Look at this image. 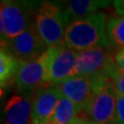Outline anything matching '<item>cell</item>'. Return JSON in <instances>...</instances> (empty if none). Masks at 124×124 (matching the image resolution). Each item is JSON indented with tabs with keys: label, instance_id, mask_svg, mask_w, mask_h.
Here are the masks:
<instances>
[{
	"label": "cell",
	"instance_id": "obj_17",
	"mask_svg": "<svg viewBox=\"0 0 124 124\" xmlns=\"http://www.w3.org/2000/svg\"><path fill=\"white\" fill-rule=\"evenodd\" d=\"M115 124H124V94H119L118 96Z\"/></svg>",
	"mask_w": 124,
	"mask_h": 124
},
{
	"label": "cell",
	"instance_id": "obj_10",
	"mask_svg": "<svg viewBox=\"0 0 124 124\" xmlns=\"http://www.w3.org/2000/svg\"><path fill=\"white\" fill-rule=\"evenodd\" d=\"M62 93L57 85H46L35 92L33 97L31 124H45L52 120Z\"/></svg>",
	"mask_w": 124,
	"mask_h": 124
},
{
	"label": "cell",
	"instance_id": "obj_20",
	"mask_svg": "<svg viewBox=\"0 0 124 124\" xmlns=\"http://www.w3.org/2000/svg\"><path fill=\"white\" fill-rule=\"evenodd\" d=\"M73 124H95V123L89 121V120H87V119H77L76 122Z\"/></svg>",
	"mask_w": 124,
	"mask_h": 124
},
{
	"label": "cell",
	"instance_id": "obj_14",
	"mask_svg": "<svg viewBox=\"0 0 124 124\" xmlns=\"http://www.w3.org/2000/svg\"><path fill=\"white\" fill-rule=\"evenodd\" d=\"M79 119V110L71 100L62 95L53 115V124H73Z\"/></svg>",
	"mask_w": 124,
	"mask_h": 124
},
{
	"label": "cell",
	"instance_id": "obj_5",
	"mask_svg": "<svg viewBox=\"0 0 124 124\" xmlns=\"http://www.w3.org/2000/svg\"><path fill=\"white\" fill-rule=\"evenodd\" d=\"M49 60V48L41 55L30 60H20L15 87L22 94H33L45 86V78Z\"/></svg>",
	"mask_w": 124,
	"mask_h": 124
},
{
	"label": "cell",
	"instance_id": "obj_3",
	"mask_svg": "<svg viewBox=\"0 0 124 124\" xmlns=\"http://www.w3.org/2000/svg\"><path fill=\"white\" fill-rule=\"evenodd\" d=\"M33 24L48 48L64 45L67 24L63 4L53 1L39 2L34 15Z\"/></svg>",
	"mask_w": 124,
	"mask_h": 124
},
{
	"label": "cell",
	"instance_id": "obj_8",
	"mask_svg": "<svg viewBox=\"0 0 124 124\" xmlns=\"http://www.w3.org/2000/svg\"><path fill=\"white\" fill-rule=\"evenodd\" d=\"M57 86L62 95L77 106L79 110V119H87V112L93 94L91 77L73 76Z\"/></svg>",
	"mask_w": 124,
	"mask_h": 124
},
{
	"label": "cell",
	"instance_id": "obj_7",
	"mask_svg": "<svg viewBox=\"0 0 124 124\" xmlns=\"http://www.w3.org/2000/svg\"><path fill=\"white\" fill-rule=\"evenodd\" d=\"M113 50L112 46H97L78 52L73 76L93 77L100 73L106 75L115 64Z\"/></svg>",
	"mask_w": 124,
	"mask_h": 124
},
{
	"label": "cell",
	"instance_id": "obj_4",
	"mask_svg": "<svg viewBox=\"0 0 124 124\" xmlns=\"http://www.w3.org/2000/svg\"><path fill=\"white\" fill-rule=\"evenodd\" d=\"M39 2L2 0L0 5L1 44L13 40L34 22V15Z\"/></svg>",
	"mask_w": 124,
	"mask_h": 124
},
{
	"label": "cell",
	"instance_id": "obj_6",
	"mask_svg": "<svg viewBox=\"0 0 124 124\" xmlns=\"http://www.w3.org/2000/svg\"><path fill=\"white\" fill-rule=\"evenodd\" d=\"M78 51L66 45L49 48V60L45 78L46 85H58L73 76Z\"/></svg>",
	"mask_w": 124,
	"mask_h": 124
},
{
	"label": "cell",
	"instance_id": "obj_15",
	"mask_svg": "<svg viewBox=\"0 0 124 124\" xmlns=\"http://www.w3.org/2000/svg\"><path fill=\"white\" fill-rule=\"evenodd\" d=\"M107 35L113 49H124V18H113L108 21Z\"/></svg>",
	"mask_w": 124,
	"mask_h": 124
},
{
	"label": "cell",
	"instance_id": "obj_16",
	"mask_svg": "<svg viewBox=\"0 0 124 124\" xmlns=\"http://www.w3.org/2000/svg\"><path fill=\"white\" fill-rule=\"evenodd\" d=\"M112 80L114 81L116 88L119 92V94H124V70L119 69L116 64H114L106 73Z\"/></svg>",
	"mask_w": 124,
	"mask_h": 124
},
{
	"label": "cell",
	"instance_id": "obj_9",
	"mask_svg": "<svg viewBox=\"0 0 124 124\" xmlns=\"http://www.w3.org/2000/svg\"><path fill=\"white\" fill-rule=\"evenodd\" d=\"M1 48L7 50L19 60H30L46 51V46L38 35L34 24L13 40L1 44Z\"/></svg>",
	"mask_w": 124,
	"mask_h": 124
},
{
	"label": "cell",
	"instance_id": "obj_13",
	"mask_svg": "<svg viewBox=\"0 0 124 124\" xmlns=\"http://www.w3.org/2000/svg\"><path fill=\"white\" fill-rule=\"evenodd\" d=\"M19 66H20V60L16 58L7 50L1 48V50H0V86H1V93H3V90H6L9 86L14 85Z\"/></svg>",
	"mask_w": 124,
	"mask_h": 124
},
{
	"label": "cell",
	"instance_id": "obj_19",
	"mask_svg": "<svg viewBox=\"0 0 124 124\" xmlns=\"http://www.w3.org/2000/svg\"><path fill=\"white\" fill-rule=\"evenodd\" d=\"M113 5L116 13L124 18V0H116L113 2Z\"/></svg>",
	"mask_w": 124,
	"mask_h": 124
},
{
	"label": "cell",
	"instance_id": "obj_2",
	"mask_svg": "<svg viewBox=\"0 0 124 124\" xmlns=\"http://www.w3.org/2000/svg\"><path fill=\"white\" fill-rule=\"evenodd\" d=\"M92 99L87 112V120L95 124H115L119 92L114 81L104 73L91 77Z\"/></svg>",
	"mask_w": 124,
	"mask_h": 124
},
{
	"label": "cell",
	"instance_id": "obj_11",
	"mask_svg": "<svg viewBox=\"0 0 124 124\" xmlns=\"http://www.w3.org/2000/svg\"><path fill=\"white\" fill-rule=\"evenodd\" d=\"M33 94H15L5 101L2 124H28L31 120Z\"/></svg>",
	"mask_w": 124,
	"mask_h": 124
},
{
	"label": "cell",
	"instance_id": "obj_18",
	"mask_svg": "<svg viewBox=\"0 0 124 124\" xmlns=\"http://www.w3.org/2000/svg\"><path fill=\"white\" fill-rule=\"evenodd\" d=\"M114 60L115 64L119 69L124 70V49L117 50L114 55Z\"/></svg>",
	"mask_w": 124,
	"mask_h": 124
},
{
	"label": "cell",
	"instance_id": "obj_1",
	"mask_svg": "<svg viewBox=\"0 0 124 124\" xmlns=\"http://www.w3.org/2000/svg\"><path fill=\"white\" fill-rule=\"evenodd\" d=\"M107 24V15L102 11L77 20L67 26L64 44L78 52L97 46H111Z\"/></svg>",
	"mask_w": 124,
	"mask_h": 124
},
{
	"label": "cell",
	"instance_id": "obj_21",
	"mask_svg": "<svg viewBox=\"0 0 124 124\" xmlns=\"http://www.w3.org/2000/svg\"><path fill=\"white\" fill-rule=\"evenodd\" d=\"M45 124H53V123H52V121H50V122H48V123H45Z\"/></svg>",
	"mask_w": 124,
	"mask_h": 124
},
{
	"label": "cell",
	"instance_id": "obj_12",
	"mask_svg": "<svg viewBox=\"0 0 124 124\" xmlns=\"http://www.w3.org/2000/svg\"><path fill=\"white\" fill-rule=\"evenodd\" d=\"M110 3V1H103V0H71V1H67L66 4H63L65 21H66L67 26L77 20L98 13V9L108 6Z\"/></svg>",
	"mask_w": 124,
	"mask_h": 124
}]
</instances>
